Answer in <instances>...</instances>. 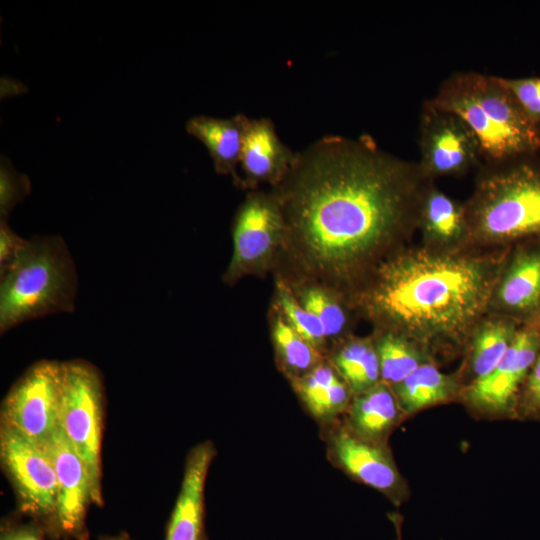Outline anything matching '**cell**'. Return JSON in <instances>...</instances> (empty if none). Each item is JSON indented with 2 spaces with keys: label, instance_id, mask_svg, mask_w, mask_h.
<instances>
[{
  "label": "cell",
  "instance_id": "6da1fadb",
  "mask_svg": "<svg viewBox=\"0 0 540 540\" xmlns=\"http://www.w3.org/2000/svg\"><path fill=\"white\" fill-rule=\"evenodd\" d=\"M428 181L417 161L381 149L368 135H326L296 152L270 190L286 224L281 257L289 272L283 275L311 278L347 295L413 243Z\"/></svg>",
  "mask_w": 540,
  "mask_h": 540
},
{
  "label": "cell",
  "instance_id": "7a4b0ae2",
  "mask_svg": "<svg viewBox=\"0 0 540 540\" xmlns=\"http://www.w3.org/2000/svg\"><path fill=\"white\" fill-rule=\"evenodd\" d=\"M508 248L453 253L410 244L376 266L346 296L358 319L424 348L441 365L461 357L488 313Z\"/></svg>",
  "mask_w": 540,
  "mask_h": 540
},
{
  "label": "cell",
  "instance_id": "3957f363",
  "mask_svg": "<svg viewBox=\"0 0 540 540\" xmlns=\"http://www.w3.org/2000/svg\"><path fill=\"white\" fill-rule=\"evenodd\" d=\"M464 203L473 247L508 248L540 236V154L484 162Z\"/></svg>",
  "mask_w": 540,
  "mask_h": 540
},
{
  "label": "cell",
  "instance_id": "277c9868",
  "mask_svg": "<svg viewBox=\"0 0 540 540\" xmlns=\"http://www.w3.org/2000/svg\"><path fill=\"white\" fill-rule=\"evenodd\" d=\"M430 100L470 127L484 162H501L539 151L538 128L500 76L471 70L454 72L441 82Z\"/></svg>",
  "mask_w": 540,
  "mask_h": 540
},
{
  "label": "cell",
  "instance_id": "5b68a950",
  "mask_svg": "<svg viewBox=\"0 0 540 540\" xmlns=\"http://www.w3.org/2000/svg\"><path fill=\"white\" fill-rule=\"evenodd\" d=\"M0 331L75 308L77 274L61 237H33L0 273Z\"/></svg>",
  "mask_w": 540,
  "mask_h": 540
},
{
  "label": "cell",
  "instance_id": "8992f818",
  "mask_svg": "<svg viewBox=\"0 0 540 540\" xmlns=\"http://www.w3.org/2000/svg\"><path fill=\"white\" fill-rule=\"evenodd\" d=\"M104 388L100 373L82 360L62 362L59 424L84 462L93 504L103 505L101 443Z\"/></svg>",
  "mask_w": 540,
  "mask_h": 540
},
{
  "label": "cell",
  "instance_id": "52a82bcc",
  "mask_svg": "<svg viewBox=\"0 0 540 540\" xmlns=\"http://www.w3.org/2000/svg\"><path fill=\"white\" fill-rule=\"evenodd\" d=\"M285 239V219L274 194L248 191L233 219L232 256L222 281L233 286L248 276H264L277 266Z\"/></svg>",
  "mask_w": 540,
  "mask_h": 540
},
{
  "label": "cell",
  "instance_id": "ba28073f",
  "mask_svg": "<svg viewBox=\"0 0 540 540\" xmlns=\"http://www.w3.org/2000/svg\"><path fill=\"white\" fill-rule=\"evenodd\" d=\"M319 435L333 467L381 493L395 507L409 500V483L397 466L389 443L358 434L342 418L319 428Z\"/></svg>",
  "mask_w": 540,
  "mask_h": 540
},
{
  "label": "cell",
  "instance_id": "9c48e42d",
  "mask_svg": "<svg viewBox=\"0 0 540 540\" xmlns=\"http://www.w3.org/2000/svg\"><path fill=\"white\" fill-rule=\"evenodd\" d=\"M0 459L17 494L21 512L46 534H55L58 483L54 465L43 446L0 424Z\"/></svg>",
  "mask_w": 540,
  "mask_h": 540
},
{
  "label": "cell",
  "instance_id": "30bf717a",
  "mask_svg": "<svg viewBox=\"0 0 540 540\" xmlns=\"http://www.w3.org/2000/svg\"><path fill=\"white\" fill-rule=\"evenodd\" d=\"M539 353L540 317L520 325L501 361L465 386L459 403L477 419L515 420L519 391Z\"/></svg>",
  "mask_w": 540,
  "mask_h": 540
},
{
  "label": "cell",
  "instance_id": "8fae6325",
  "mask_svg": "<svg viewBox=\"0 0 540 540\" xmlns=\"http://www.w3.org/2000/svg\"><path fill=\"white\" fill-rule=\"evenodd\" d=\"M418 146L417 163L429 181L463 176L483 160L480 144L470 127L430 99L421 108Z\"/></svg>",
  "mask_w": 540,
  "mask_h": 540
},
{
  "label": "cell",
  "instance_id": "7c38bea8",
  "mask_svg": "<svg viewBox=\"0 0 540 540\" xmlns=\"http://www.w3.org/2000/svg\"><path fill=\"white\" fill-rule=\"evenodd\" d=\"M62 362L41 360L14 383L1 406V424L43 446L59 425Z\"/></svg>",
  "mask_w": 540,
  "mask_h": 540
},
{
  "label": "cell",
  "instance_id": "4fadbf2b",
  "mask_svg": "<svg viewBox=\"0 0 540 540\" xmlns=\"http://www.w3.org/2000/svg\"><path fill=\"white\" fill-rule=\"evenodd\" d=\"M43 447L54 465L58 483L54 537L87 540V511L93 503L88 470L60 424Z\"/></svg>",
  "mask_w": 540,
  "mask_h": 540
},
{
  "label": "cell",
  "instance_id": "5bb4252c",
  "mask_svg": "<svg viewBox=\"0 0 540 540\" xmlns=\"http://www.w3.org/2000/svg\"><path fill=\"white\" fill-rule=\"evenodd\" d=\"M488 313L520 325L540 317V236L509 247Z\"/></svg>",
  "mask_w": 540,
  "mask_h": 540
},
{
  "label": "cell",
  "instance_id": "9a60e30c",
  "mask_svg": "<svg viewBox=\"0 0 540 540\" xmlns=\"http://www.w3.org/2000/svg\"><path fill=\"white\" fill-rule=\"evenodd\" d=\"M296 157L279 137L268 117L248 118L239 163V188L247 191L260 185H278Z\"/></svg>",
  "mask_w": 540,
  "mask_h": 540
},
{
  "label": "cell",
  "instance_id": "2e32d148",
  "mask_svg": "<svg viewBox=\"0 0 540 540\" xmlns=\"http://www.w3.org/2000/svg\"><path fill=\"white\" fill-rule=\"evenodd\" d=\"M216 455L217 450L211 440L202 441L190 449L164 540H208L205 524V486Z\"/></svg>",
  "mask_w": 540,
  "mask_h": 540
},
{
  "label": "cell",
  "instance_id": "e0dca14e",
  "mask_svg": "<svg viewBox=\"0 0 540 540\" xmlns=\"http://www.w3.org/2000/svg\"><path fill=\"white\" fill-rule=\"evenodd\" d=\"M417 232L423 247L453 253L472 248L464 202L443 192L435 181L425 185L418 206Z\"/></svg>",
  "mask_w": 540,
  "mask_h": 540
},
{
  "label": "cell",
  "instance_id": "ac0fdd59",
  "mask_svg": "<svg viewBox=\"0 0 540 540\" xmlns=\"http://www.w3.org/2000/svg\"><path fill=\"white\" fill-rule=\"evenodd\" d=\"M520 324L487 313L468 338L461 364L456 370L464 387L488 375L501 361Z\"/></svg>",
  "mask_w": 540,
  "mask_h": 540
},
{
  "label": "cell",
  "instance_id": "d6986e66",
  "mask_svg": "<svg viewBox=\"0 0 540 540\" xmlns=\"http://www.w3.org/2000/svg\"><path fill=\"white\" fill-rule=\"evenodd\" d=\"M289 384L319 428L341 419L353 397L350 386L327 358L310 373Z\"/></svg>",
  "mask_w": 540,
  "mask_h": 540
},
{
  "label": "cell",
  "instance_id": "ffe728a7",
  "mask_svg": "<svg viewBox=\"0 0 540 540\" xmlns=\"http://www.w3.org/2000/svg\"><path fill=\"white\" fill-rule=\"evenodd\" d=\"M342 420L366 438L389 443L393 432L407 418L392 388L381 381L370 389L353 395Z\"/></svg>",
  "mask_w": 540,
  "mask_h": 540
},
{
  "label": "cell",
  "instance_id": "44dd1931",
  "mask_svg": "<svg viewBox=\"0 0 540 540\" xmlns=\"http://www.w3.org/2000/svg\"><path fill=\"white\" fill-rule=\"evenodd\" d=\"M248 116L242 113L228 118L194 116L186 123L187 132L207 148L218 174L228 175L239 187V163Z\"/></svg>",
  "mask_w": 540,
  "mask_h": 540
},
{
  "label": "cell",
  "instance_id": "7402d4cb",
  "mask_svg": "<svg viewBox=\"0 0 540 540\" xmlns=\"http://www.w3.org/2000/svg\"><path fill=\"white\" fill-rule=\"evenodd\" d=\"M281 275L300 304L320 321L330 346L354 333L353 328L358 318L346 294L311 278Z\"/></svg>",
  "mask_w": 540,
  "mask_h": 540
},
{
  "label": "cell",
  "instance_id": "603a6c76",
  "mask_svg": "<svg viewBox=\"0 0 540 540\" xmlns=\"http://www.w3.org/2000/svg\"><path fill=\"white\" fill-rule=\"evenodd\" d=\"M406 418L440 405L460 402L464 385L456 371L445 373L428 362L391 387Z\"/></svg>",
  "mask_w": 540,
  "mask_h": 540
},
{
  "label": "cell",
  "instance_id": "cb8c5ba5",
  "mask_svg": "<svg viewBox=\"0 0 540 540\" xmlns=\"http://www.w3.org/2000/svg\"><path fill=\"white\" fill-rule=\"evenodd\" d=\"M327 359L350 386L353 395L381 382L380 366L372 335L354 333L334 342Z\"/></svg>",
  "mask_w": 540,
  "mask_h": 540
},
{
  "label": "cell",
  "instance_id": "d4e9b609",
  "mask_svg": "<svg viewBox=\"0 0 540 540\" xmlns=\"http://www.w3.org/2000/svg\"><path fill=\"white\" fill-rule=\"evenodd\" d=\"M269 330L276 367L288 382L310 373L326 359L293 330L272 306L269 311Z\"/></svg>",
  "mask_w": 540,
  "mask_h": 540
},
{
  "label": "cell",
  "instance_id": "484cf974",
  "mask_svg": "<svg viewBox=\"0 0 540 540\" xmlns=\"http://www.w3.org/2000/svg\"><path fill=\"white\" fill-rule=\"evenodd\" d=\"M370 334L379 360L381 381L390 387L423 364L437 363L424 348L403 335L381 330H372Z\"/></svg>",
  "mask_w": 540,
  "mask_h": 540
},
{
  "label": "cell",
  "instance_id": "4316f807",
  "mask_svg": "<svg viewBox=\"0 0 540 540\" xmlns=\"http://www.w3.org/2000/svg\"><path fill=\"white\" fill-rule=\"evenodd\" d=\"M274 285L271 306L293 330L327 358L330 344L320 321L300 304L280 273L275 275Z\"/></svg>",
  "mask_w": 540,
  "mask_h": 540
},
{
  "label": "cell",
  "instance_id": "83f0119b",
  "mask_svg": "<svg viewBox=\"0 0 540 540\" xmlns=\"http://www.w3.org/2000/svg\"><path fill=\"white\" fill-rule=\"evenodd\" d=\"M29 178L14 169L9 159L1 157L0 216L6 221L11 210L30 193Z\"/></svg>",
  "mask_w": 540,
  "mask_h": 540
},
{
  "label": "cell",
  "instance_id": "f1b7e54d",
  "mask_svg": "<svg viewBox=\"0 0 540 540\" xmlns=\"http://www.w3.org/2000/svg\"><path fill=\"white\" fill-rule=\"evenodd\" d=\"M515 420L540 421V353L519 391Z\"/></svg>",
  "mask_w": 540,
  "mask_h": 540
},
{
  "label": "cell",
  "instance_id": "f546056e",
  "mask_svg": "<svg viewBox=\"0 0 540 540\" xmlns=\"http://www.w3.org/2000/svg\"><path fill=\"white\" fill-rule=\"evenodd\" d=\"M521 109L537 128L540 126V77H502Z\"/></svg>",
  "mask_w": 540,
  "mask_h": 540
},
{
  "label": "cell",
  "instance_id": "4dcf8cb0",
  "mask_svg": "<svg viewBox=\"0 0 540 540\" xmlns=\"http://www.w3.org/2000/svg\"><path fill=\"white\" fill-rule=\"evenodd\" d=\"M26 239L18 236L6 223L0 225V273L3 272L19 255L26 244Z\"/></svg>",
  "mask_w": 540,
  "mask_h": 540
},
{
  "label": "cell",
  "instance_id": "1f68e13d",
  "mask_svg": "<svg viewBox=\"0 0 540 540\" xmlns=\"http://www.w3.org/2000/svg\"><path fill=\"white\" fill-rule=\"evenodd\" d=\"M45 536V530L35 522H5L1 526L0 540H45Z\"/></svg>",
  "mask_w": 540,
  "mask_h": 540
},
{
  "label": "cell",
  "instance_id": "d6a6232c",
  "mask_svg": "<svg viewBox=\"0 0 540 540\" xmlns=\"http://www.w3.org/2000/svg\"><path fill=\"white\" fill-rule=\"evenodd\" d=\"M389 519L394 525L396 535H397V540H402V521H403L402 516L399 513L394 512V513L389 514Z\"/></svg>",
  "mask_w": 540,
  "mask_h": 540
},
{
  "label": "cell",
  "instance_id": "836d02e7",
  "mask_svg": "<svg viewBox=\"0 0 540 540\" xmlns=\"http://www.w3.org/2000/svg\"><path fill=\"white\" fill-rule=\"evenodd\" d=\"M98 540H132L130 536L124 532L118 534V535H106L99 537Z\"/></svg>",
  "mask_w": 540,
  "mask_h": 540
},
{
  "label": "cell",
  "instance_id": "e575fe53",
  "mask_svg": "<svg viewBox=\"0 0 540 540\" xmlns=\"http://www.w3.org/2000/svg\"><path fill=\"white\" fill-rule=\"evenodd\" d=\"M538 135H539V143H540V126L538 127ZM538 153L540 154V148H539Z\"/></svg>",
  "mask_w": 540,
  "mask_h": 540
}]
</instances>
